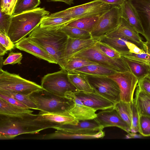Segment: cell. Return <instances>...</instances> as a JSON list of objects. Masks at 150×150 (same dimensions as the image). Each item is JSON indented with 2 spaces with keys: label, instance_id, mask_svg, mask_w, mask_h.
<instances>
[{
  "label": "cell",
  "instance_id": "23",
  "mask_svg": "<svg viewBox=\"0 0 150 150\" xmlns=\"http://www.w3.org/2000/svg\"><path fill=\"white\" fill-rule=\"evenodd\" d=\"M33 111L12 105L0 98V115L13 117H22L32 115Z\"/></svg>",
  "mask_w": 150,
  "mask_h": 150
},
{
  "label": "cell",
  "instance_id": "10",
  "mask_svg": "<svg viewBox=\"0 0 150 150\" xmlns=\"http://www.w3.org/2000/svg\"><path fill=\"white\" fill-rule=\"evenodd\" d=\"M120 17V6H112L100 17L90 33L92 38L98 39L115 30L119 25Z\"/></svg>",
  "mask_w": 150,
  "mask_h": 150
},
{
  "label": "cell",
  "instance_id": "22",
  "mask_svg": "<svg viewBox=\"0 0 150 150\" xmlns=\"http://www.w3.org/2000/svg\"><path fill=\"white\" fill-rule=\"evenodd\" d=\"M120 7L121 17L124 19L139 33L143 35L144 32L137 14L128 0H125Z\"/></svg>",
  "mask_w": 150,
  "mask_h": 150
},
{
  "label": "cell",
  "instance_id": "33",
  "mask_svg": "<svg viewBox=\"0 0 150 150\" xmlns=\"http://www.w3.org/2000/svg\"><path fill=\"white\" fill-rule=\"evenodd\" d=\"M60 29L70 38L80 39L92 38L90 32L79 28L65 25Z\"/></svg>",
  "mask_w": 150,
  "mask_h": 150
},
{
  "label": "cell",
  "instance_id": "7",
  "mask_svg": "<svg viewBox=\"0 0 150 150\" xmlns=\"http://www.w3.org/2000/svg\"><path fill=\"white\" fill-rule=\"evenodd\" d=\"M68 74L67 71L63 69L47 74L42 78L41 86L45 91L62 97H65L67 91H78L70 82Z\"/></svg>",
  "mask_w": 150,
  "mask_h": 150
},
{
  "label": "cell",
  "instance_id": "41",
  "mask_svg": "<svg viewBox=\"0 0 150 150\" xmlns=\"http://www.w3.org/2000/svg\"><path fill=\"white\" fill-rule=\"evenodd\" d=\"M121 56L143 63L150 66V55L146 52L139 54L129 53Z\"/></svg>",
  "mask_w": 150,
  "mask_h": 150
},
{
  "label": "cell",
  "instance_id": "18",
  "mask_svg": "<svg viewBox=\"0 0 150 150\" xmlns=\"http://www.w3.org/2000/svg\"><path fill=\"white\" fill-rule=\"evenodd\" d=\"M53 128L78 133H91L103 130V128L96 119L80 120L76 125L65 124L57 126Z\"/></svg>",
  "mask_w": 150,
  "mask_h": 150
},
{
  "label": "cell",
  "instance_id": "28",
  "mask_svg": "<svg viewBox=\"0 0 150 150\" xmlns=\"http://www.w3.org/2000/svg\"><path fill=\"white\" fill-rule=\"evenodd\" d=\"M74 20L69 18L55 17L49 15L43 18L39 26L48 30L58 29Z\"/></svg>",
  "mask_w": 150,
  "mask_h": 150
},
{
  "label": "cell",
  "instance_id": "34",
  "mask_svg": "<svg viewBox=\"0 0 150 150\" xmlns=\"http://www.w3.org/2000/svg\"><path fill=\"white\" fill-rule=\"evenodd\" d=\"M0 93L15 99L27 106L30 109L38 110L36 105L30 99V95L17 92L1 90Z\"/></svg>",
  "mask_w": 150,
  "mask_h": 150
},
{
  "label": "cell",
  "instance_id": "11",
  "mask_svg": "<svg viewBox=\"0 0 150 150\" xmlns=\"http://www.w3.org/2000/svg\"><path fill=\"white\" fill-rule=\"evenodd\" d=\"M108 77L118 85L120 91L121 100L128 103L133 101L139 80L131 71L117 72Z\"/></svg>",
  "mask_w": 150,
  "mask_h": 150
},
{
  "label": "cell",
  "instance_id": "48",
  "mask_svg": "<svg viewBox=\"0 0 150 150\" xmlns=\"http://www.w3.org/2000/svg\"><path fill=\"white\" fill-rule=\"evenodd\" d=\"M142 47L146 53L150 55V41L143 42Z\"/></svg>",
  "mask_w": 150,
  "mask_h": 150
},
{
  "label": "cell",
  "instance_id": "40",
  "mask_svg": "<svg viewBox=\"0 0 150 150\" xmlns=\"http://www.w3.org/2000/svg\"><path fill=\"white\" fill-rule=\"evenodd\" d=\"M17 0H1L0 11L12 16Z\"/></svg>",
  "mask_w": 150,
  "mask_h": 150
},
{
  "label": "cell",
  "instance_id": "2",
  "mask_svg": "<svg viewBox=\"0 0 150 150\" xmlns=\"http://www.w3.org/2000/svg\"><path fill=\"white\" fill-rule=\"evenodd\" d=\"M28 37L44 49L53 58L61 69L64 70L63 55L68 37L60 29L48 30L39 26Z\"/></svg>",
  "mask_w": 150,
  "mask_h": 150
},
{
  "label": "cell",
  "instance_id": "46",
  "mask_svg": "<svg viewBox=\"0 0 150 150\" xmlns=\"http://www.w3.org/2000/svg\"><path fill=\"white\" fill-rule=\"evenodd\" d=\"M127 44L130 53L139 54L145 52L142 49L139 48L135 44L130 41H128Z\"/></svg>",
  "mask_w": 150,
  "mask_h": 150
},
{
  "label": "cell",
  "instance_id": "20",
  "mask_svg": "<svg viewBox=\"0 0 150 150\" xmlns=\"http://www.w3.org/2000/svg\"><path fill=\"white\" fill-rule=\"evenodd\" d=\"M105 136L103 130L91 133H78L60 130L54 132L44 135L39 138V139H93L102 138Z\"/></svg>",
  "mask_w": 150,
  "mask_h": 150
},
{
  "label": "cell",
  "instance_id": "44",
  "mask_svg": "<svg viewBox=\"0 0 150 150\" xmlns=\"http://www.w3.org/2000/svg\"><path fill=\"white\" fill-rule=\"evenodd\" d=\"M137 86L142 91L150 94V79L147 76L139 81Z\"/></svg>",
  "mask_w": 150,
  "mask_h": 150
},
{
  "label": "cell",
  "instance_id": "27",
  "mask_svg": "<svg viewBox=\"0 0 150 150\" xmlns=\"http://www.w3.org/2000/svg\"><path fill=\"white\" fill-rule=\"evenodd\" d=\"M121 57L129 67L131 72L139 80L146 77L150 73V66L123 56Z\"/></svg>",
  "mask_w": 150,
  "mask_h": 150
},
{
  "label": "cell",
  "instance_id": "24",
  "mask_svg": "<svg viewBox=\"0 0 150 150\" xmlns=\"http://www.w3.org/2000/svg\"><path fill=\"white\" fill-rule=\"evenodd\" d=\"M71 72L85 75L105 76H108L117 72L113 69L98 64L90 65L77 69Z\"/></svg>",
  "mask_w": 150,
  "mask_h": 150
},
{
  "label": "cell",
  "instance_id": "45",
  "mask_svg": "<svg viewBox=\"0 0 150 150\" xmlns=\"http://www.w3.org/2000/svg\"><path fill=\"white\" fill-rule=\"evenodd\" d=\"M0 98L5 100L10 103L17 107L24 108L29 109L27 106L15 99L4 94L0 93Z\"/></svg>",
  "mask_w": 150,
  "mask_h": 150
},
{
  "label": "cell",
  "instance_id": "26",
  "mask_svg": "<svg viewBox=\"0 0 150 150\" xmlns=\"http://www.w3.org/2000/svg\"><path fill=\"white\" fill-rule=\"evenodd\" d=\"M129 40L123 38H110L103 36L98 38V41L111 47L119 52L121 56L129 53L127 43Z\"/></svg>",
  "mask_w": 150,
  "mask_h": 150
},
{
  "label": "cell",
  "instance_id": "4",
  "mask_svg": "<svg viewBox=\"0 0 150 150\" xmlns=\"http://www.w3.org/2000/svg\"><path fill=\"white\" fill-rule=\"evenodd\" d=\"M30 97L38 110L51 113L68 112L73 104L69 98L53 95L45 90L34 93Z\"/></svg>",
  "mask_w": 150,
  "mask_h": 150
},
{
  "label": "cell",
  "instance_id": "3",
  "mask_svg": "<svg viewBox=\"0 0 150 150\" xmlns=\"http://www.w3.org/2000/svg\"><path fill=\"white\" fill-rule=\"evenodd\" d=\"M50 13L44 8L38 7L11 16L8 36L16 44L39 26L43 18Z\"/></svg>",
  "mask_w": 150,
  "mask_h": 150
},
{
  "label": "cell",
  "instance_id": "38",
  "mask_svg": "<svg viewBox=\"0 0 150 150\" xmlns=\"http://www.w3.org/2000/svg\"><path fill=\"white\" fill-rule=\"evenodd\" d=\"M139 132L143 137H150V117L140 115Z\"/></svg>",
  "mask_w": 150,
  "mask_h": 150
},
{
  "label": "cell",
  "instance_id": "29",
  "mask_svg": "<svg viewBox=\"0 0 150 150\" xmlns=\"http://www.w3.org/2000/svg\"><path fill=\"white\" fill-rule=\"evenodd\" d=\"M68 76L70 83L78 91L91 92L93 91L85 75L70 72H68Z\"/></svg>",
  "mask_w": 150,
  "mask_h": 150
},
{
  "label": "cell",
  "instance_id": "32",
  "mask_svg": "<svg viewBox=\"0 0 150 150\" xmlns=\"http://www.w3.org/2000/svg\"><path fill=\"white\" fill-rule=\"evenodd\" d=\"M40 3V0H17L12 16L34 9Z\"/></svg>",
  "mask_w": 150,
  "mask_h": 150
},
{
  "label": "cell",
  "instance_id": "12",
  "mask_svg": "<svg viewBox=\"0 0 150 150\" xmlns=\"http://www.w3.org/2000/svg\"><path fill=\"white\" fill-rule=\"evenodd\" d=\"M65 97L72 101L73 105L68 112L78 121L94 119L96 117V111L85 105L74 92L67 91Z\"/></svg>",
  "mask_w": 150,
  "mask_h": 150
},
{
  "label": "cell",
  "instance_id": "15",
  "mask_svg": "<svg viewBox=\"0 0 150 150\" xmlns=\"http://www.w3.org/2000/svg\"><path fill=\"white\" fill-rule=\"evenodd\" d=\"M135 10L146 41H150V0H128Z\"/></svg>",
  "mask_w": 150,
  "mask_h": 150
},
{
  "label": "cell",
  "instance_id": "42",
  "mask_svg": "<svg viewBox=\"0 0 150 150\" xmlns=\"http://www.w3.org/2000/svg\"><path fill=\"white\" fill-rule=\"evenodd\" d=\"M0 32L8 35L9 28L11 16L0 11Z\"/></svg>",
  "mask_w": 150,
  "mask_h": 150
},
{
  "label": "cell",
  "instance_id": "35",
  "mask_svg": "<svg viewBox=\"0 0 150 150\" xmlns=\"http://www.w3.org/2000/svg\"><path fill=\"white\" fill-rule=\"evenodd\" d=\"M98 64L87 59L80 57H73L67 62L64 70L67 72L90 65Z\"/></svg>",
  "mask_w": 150,
  "mask_h": 150
},
{
  "label": "cell",
  "instance_id": "31",
  "mask_svg": "<svg viewBox=\"0 0 150 150\" xmlns=\"http://www.w3.org/2000/svg\"><path fill=\"white\" fill-rule=\"evenodd\" d=\"M113 108L130 128L132 123L131 102H126L120 100L114 105Z\"/></svg>",
  "mask_w": 150,
  "mask_h": 150
},
{
  "label": "cell",
  "instance_id": "25",
  "mask_svg": "<svg viewBox=\"0 0 150 150\" xmlns=\"http://www.w3.org/2000/svg\"><path fill=\"white\" fill-rule=\"evenodd\" d=\"M134 100L140 115L150 117V94L142 91L137 86Z\"/></svg>",
  "mask_w": 150,
  "mask_h": 150
},
{
  "label": "cell",
  "instance_id": "8",
  "mask_svg": "<svg viewBox=\"0 0 150 150\" xmlns=\"http://www.w3.org/2000/svg\"><path fill=\"white\" fill-rule=\"evenodd\" d=\"M73 57L83 58L110 68L117 72L131 71L121 57L115 59L109 57L100 51L95 45L76 54Z\"/></svg>",
  "mask_w": 150,
  "mask_h": 150
},
{
  "label": "cell",
  "instance_id": "21",
  "mask_svg": "<svg viewBox=\"0 0 150 150\" xmlns=\"http://www.w3.org/2000/svg\"><path fill=\"white\" fill-rule=\"evenodd\" d=\"M36 119L48 122L56 125V126L65 124L76 125L79 122L69 112L51 113L40 111L37 114Z\"/></svg>",
  "mask_w": 150,
  "mask_h": 150
},
{
  "label": "cell",
  "instance_id": "39",
  "mask_svg": "<svg viewBox=\"0 0 150 150\" xmlns=\"http://www.w3.org/2000/svg\"><path fill=\"white\" fill-rule=\"evenodd\" d=\"M95 45L100 51L109 57L115 59L121 57L119 52L110 46L98 41L95 44Z\"/></svg>",
  "mask_w": 150,
  "mask_h": 150
},
{
  "label": "cell",
  "instance_id": "1",
  "mask_svg": "<svg viewBox=\"0 0 150 150\" xmlns=\"http://www.w3.org/2000/svg\"><path fill=\"white\" fill-rule=\"evenodd\" d=\"M0 115V138L2 140L13 139L22 134H35L56 126L37 120V115L32 114L22 117Z\"/></svg>",
  "mask_w": 150,
  "mask_h": 150
},
{
  "label": "cell",
  "instance_id": "50",
  "mask_svg": "<svg viewBox=\"0 0 150 150\" xmlns=\"http://www.w3.org/2000/svg\"><path fill=\"white\" fill-rule=\"evenodd\" d=\"M47 2L51 1H62L64 2L69 5L74 4L73 0H47Z\"/></svg>",
  "mask_w": 150,
  "mask_h": 150
},
{
  "label": "cell",
  "instance_id": "37",
  "mask_svg": "<svg viewBox=\"0 0 150 150\" xmlns=\"http://www.w3.org/2000/svg\"><path fill=\"white\" fill-rule=\"evenodd\" d=\"M15 44L8 35L0 32V55H4L7 51L14 48Z\"/></svg>",
  "mask_w": 150,
  "mask_h": 150
},
{
  "label": "cell",
  "instance_id": "17",
  "mask_svg": "<svg viewBox=\"0 0 150 150\" xmlns=\"http://www.w3.org/2000/svg\"><path fill=\"white\" fill-rule=\"evenodd\" d=\"M17 48L30 53L49 63L57 64L51 55L43 48L32 41L29 37H25L16 43Z\"/></svg>",
  "mask_w": 150,
  "mask_h": 150
},
{
  "label": "cell",
  "instance_id": "30",
  "mask_svg": "<svg viewBox=\"0 0 150 150\" xmlns=\"http://www.w3.org/2000/svg\"><path fill=\"white\" fill-rule=\"evenodd\" d=\"M100 16L80 18L73 21L66 25L85 30L91 33L97 24Z\"/></svg>",
  "mask_w": 150,
  "mask_h": 150
},
{
  "label": "cell",
  "instance_id": "51",
  "mask_svg": "<svg viewBox=\"0 0 150 150\" xmlns=\"http://www.w3.org/2000/svg\"><path fill=\"white\" fill-rule=\"evenodd\" d=\"M147 77L150 79V73L147 76Z\"/></svg>",
  "mask_w": 150,
  "mask_h": 150
},
{
  "label": "cell",
  "instance_id": "9",
  "mask_svg": "<svg viewBox=\"0 0 150 150\" xmlns=\"http://www.w3.org/2000/svg\"><path fill=\"white\" fill-rule=\"evenodd\" d=\"M93 90L107 98L114 105L121 100L120 91L117 83L105 76L85 75Z\"/></svg>",
  "mask_w": 150,
  "mask_h": 150
},
{
  "label": "cell",
  "instance_id": "16",
  "mask_svg": "<svg viewBox=\"0 0 150 150\" xmlns=\"http://www.w3.org/2000/svg\"><path fill=\"white\" fill-rule=\"evenodd\" d=\"M104 36L110 38H124L142 46L143 41L139 33L124 19L121 17L118 26Z\"/></svg>",
  "mask_w": 150,
  "mask_h": 150
},
{
  "label": "cell",
  "instance_id": "49",
  "mask_svg": "<svg viewBox=\"0 0 150 150\" xmlns=\"http://www.w3.org/2000/svg\"><path fill=\"white\" fill-rule=\"evenodd\" d=\"M143 137V136L141 134H137V133L130 132L126 135V138L127 139L130 138H140Z\"/></svg>",
  "mask_w": 150,
  "mask_h": 150
},
{
  "label": "cell",
  "instance_id": "36",
  "mask_svg": "<svg viewBox=\"0 0 150 150\" xmlns=\"http://www.w3.org/2000/svg\"><path fill=\"white\" fill-rule=\"evenodd\" d=\"M132 110V123L130 132H139L140 115L134 100L131 102Z\"/></svg>",
  "mask_w": 150,
  "mask_h": 150
},
{
  "label": "cell",
  "instance_id": "13",
  "mask_svg": "<svg viewBox=\"0 0 150 150\" xmlns=\"http://www.w3.org/2000/svg\"><path fill=\"white\" fill-rule=\"evenodd\" d=\"M76 96L86 105L97 111L113 108L114 104L93 90L91 92L77 91Z\"/></svg>",
  "mask_w": 150,
  "mask_h": 150
},
{
  "label": "cell",
  "instance_id": "43",
  "mask_svg": "<svg viewBox=\"0 0 150 150\" xmlns=\"http://www.w3.org/2000/svg\"><path fill=\"white\" fill-rule=\"evenodd\" d=\"M22 54L20 52H11L3 62L4 65L13 64H21L22 59Z\"/></svg>",
  "mask_w": 150,
  "mask_h": 150
},
{
  "label": "cell",
  "instance_id": "6",
  "mask_svg": "<svg viewBox=\"0 0 150 150\" xmlns=\"http://www.w3.org/2000/svg\"><path fill=\"white\" fill-rule=\"evenodd\" d=\"M111 5L98 0L93 1L51 14L55 17L69 18L74 20L100 16L111 8Z\"/></svg>",
  "mask_w": 150,
  "mask_h": 150
},
{
  "label": "cell",
  "instance_id": "14",
  "mask_svg": "<svg viewBox=\"0 0 150 150\" xmlns=\"http://www.w3.org/2000/svg\"><path fill=\"white\" fill-rule=\"evenodd\" d=\"M95 119L103 129L115 127L120 128L127 133L130 132V127L113 108L99 111L97 113Z\"/></svg>",
  "mask_w": 150,
  "mask_h": 150
},
{
  "label": "cell",
  "instance_id": "5",
  "mask_svg": "<svg viewBox=\"0 0 150 150\" xmlns=\"http://www.w3.org/2000/svg\"><path fill=\"white\" fill-rule=\"evenodd\" d=\"M0 90L17 92L30 96L34 93L45 90L41 86L34 82L0 68Z\"/></svg>",
  "mask_w": 150,
  "mask_h": 150
},
{
  "label": "cell",
  "instance_id": "19",
  "mask_svg": "<svg viewBox=\"0 0 150 150\" xmlns=\"http://www.w3.org/2000/svg\"><path fill=\"white\" fill-rule=\"evenodd\" d=\"M98 41V39H80L68 37L63 57L65 65L75 55L93 45Z\"/></svg>",
  "mask_w": 150,
  "mask_h": 150
},
{
  "label": "cell",
  "instance_id": "47",
  "mask_svg": "<svg viewBox=\"0 0 150 150\" xmlns=\"http://www.w3.org/2000/svg\"><path fill=\"white\" fill-rule=\"evenodd\" d=\"M98 0L112 6H120L125 0Z\"/></svg>",
  "mask_w": 150,
  "mask_h": 150
}]
</instances>
